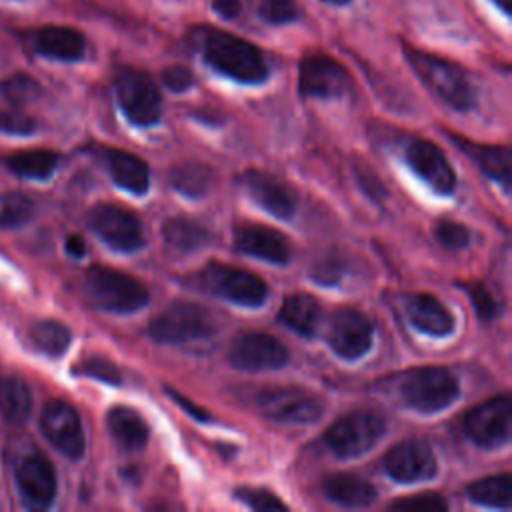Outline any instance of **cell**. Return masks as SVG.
Returning a JSON list of instances; mask_svg holds the SVG:
<instances>
[{"instance_id":"obj_16","label":"cell","mask_w":512,"mask_h":512,"mask_svg":"<svg viewBox=\"0 0 512 512\" xmlns=\"http://www.w3.org/2000/svg\"><path fill=\"white\" fill-rule=\"evenodd\" d=\"M404 158L412 172L436 194H452L456 188V172L444 152L430 140L414 138L404 150Z\"/></svg>"},{"instance_id":"obj_9","label":"cell","mask_w":512,"mask_h":512,"mask_svg":"<svg viewBox=\"0 0 512 512\" xmlns=\"http://www.w3.org/2000/svg\"><path fill=\"white\" fill-rule=\"evenodd\" d=\"M198 282L204 290L240 306L254 308L268 298V286L260 276L226 264H208L200 270Z\"/></svg>"},{"instance_id":"obj_40","label":"cell","mask_w":512,"mask_h":512,"mask_svg":"<svg viewBox=\"0 0 512 512\" xmlns=\"http://www.w3.org/2000/svg\"><path fill=\"white\" fill-rule=\"evenodd\" d=\"M4 94L8 100H12L16 104H26L40 94V86L30 76L18 74L4 84Z\"/></svg>"},{"instance_id":"obj_5","label":"cell","mask_w":512,"mask_h":512,"mask_svg":"<svg viewBox=\"0 0 512 512\" xmlns=\"http://www.w3.org/2000/svg\"><path fill=\"white\" fill-rule=\"evenodd\" d=\"M216 332L214 314L196 302H172L148 326L152 340L162 344H184L208 338Z\"/></svg>"},{"instance_id":"obj_11","label":"cell","mask_w":512,"mask_h":512,"mask_svg":"<svg viewBox=\"0 0 512 512\" xmlns=\"http://www.w3.org/2000/svg\"><path fill=\"white\" fill-rule=\"evenodd\" d=\"M512 404L506 394L490 398L464 416L466 436L480 448H500L510 440Z\"/></svg>"},{"instance_id":"obj_27","label":"cell","mask_w":512,"mask_h":512,"mask_svg":"<svg viewBox=\"0 0 512 512\" xmlns=\"http://www.w3.org/2000/svg\"><path fill=\"white\" fill-rule=\"evenodd\" d=\"M280 322L292 328L300 336H312L316 332L320 320V304L314 296L296 292L284 298L280 314Z\"/></svg>"},{"instance_id":"obj_17","label":"cell","mask_w":512,"mask_h":512,"mask_svg":"<svg viewBox=\"0 0 512 512\" xmlns=\"http://www.w3.org/2000/svg\"><path fill=\"white\" fill-rule=\"evenodd\" d=\"M44 436L68 458H80L84 454V428L78 412L64 400H52L42 410Z\"/></svg>"},{"instance_id":"obj_43","label":"cell","mask_w":512,"mask_h":512,"mask_svg":"<svg viewBox=\"0 0 512 512\" xmlns=\"http://www.w3.org/2000/svg\"><path fill=\"white\" fill-rule=\"evenodd\" d=\"M162 82L166 88H170L172 92H184L192 86L194 76L188 68L184 66H168L162 72Z\"/></svg>"},{"instance_id":"obj_38","label":"cell","mask_w":512,"mask_h":512,"mask_svg":"<svg viewBox=\"0 0 512 512\" xmlns=\"http://www.w3.org/2000/svg\"><path fill=\"white\" fill-rule=\"evenodd\" d=\"M388 508L398 512H444L448 508V502L436 492H424L394 500L388 504Z\"/></svg>"},{"instance_id":"obj_48","label":"cell","mask_w":512,"mask_h":512,"mask_svg":"<svg viewBox=\"0 0 512 512\" xmlns=\"http://www.w3.org/2000/svg\"><path fill=\"white\" fill-rule=\"evenodd\" d=\"M504 14H510V10H512V0H492Z\"/></svg>"},{"instance_id":"obj_21","label":"cell","mask_w":512,"mask_h":512,"mask_svg":"<svg viewBox=\"0 0 512 512\" xmlns=\"http://www.w3.org/2000/svg\"><path fill=\"white\" fill-rule=\"evenodd\" d=\"M406 312L410 322L430 336H448L456 326L450 310L432 294H410L406 300Z\"/></svg>"},{"instance_id":"obj_28","label":"cell","mask_w":512,"mask_h":512,"mask_svg":"<svg viewBox=\"0 0 512 512\" xmlns=\"http://www.w3.org/2000/svg\"><path fill=\"white\" fill-rule=\"evenodd\" d=\"M168 180L172 188L180 194L188 198H200L210 190L214 182V172L200 160H184L170 168Z\"/></svg>"},{"instance_id":"obj_1","label":"cell","mask_w":512,"mask_h":512,"mask_svg":"<svg viewBox=\"0 0 512 512\" xmlns=\"http://www.w3.org/2000/svg\"><path fill=\"white\" fill-rule=\"evenodd\" d=\"M198 44L206 64L236 82L260 84L268 78V64L260 48L236 34L218 28H200Z\"/></svg>"},{"instance_id":"obj_4","label":"cell","mask_w":512,"mask_h":512,"mask_svg":"<svg viewBox=\"0 0 512 512\" xmlns=\"http://www.w3.org/2000/svg\"><path fill=\"white\" fill-rule=\"evenodd\" d=\"M460 394L458 378L442 366H422L404 374L400 384L402 402L422 414L448 408Z\"/></svg>"},{"instance_id":"obj_18","label":"cell","mask_w":512,"mask_h":512,"mask_svg":"<svg viewBox=\"0 0 512 512\" xmlns=\"http://www.w3.org/2000/svg\"><path fill=\"white\" fill-rule=\"evenodd\" d=\"M240 182L250 198L272 216L286 220L294 214L298 204L296 192L278 176L262 170H246L240 176Z\"/></svg>"},{"instance_id":"obj_13","label":"cell","mask_w":512,"mask_h":512,"mask_svg":"<svg viewBox=\"0 0 512 512\" xmlns=\"http://www.w3.org/2000/svg\"><path fill=\"white\" fill-rule=\"evenodd\" d=\"M372 336V322L356 308H338L328 320L326 340L340 358H362L372 346Z\"/></svg>"},{"instance_id":"obj_33","label":"cell","mask_w":512,"mask_h":512,"mask_svg":"<svg viewBox=\"0 0 512 512\" xmlns=\"http://www.w3.org/2000/svg\"><path fill=\"white\" fill-rule=\"evenodd\" d=\"M30 340L36 350L48 356H62L72 342V334L58 320H40L32 326Z\"/></svg>"},{"instance_id":"obj_8","label":"cell","mask_w":512,"mask_h":512,"mask_svg":"<svg viewBox=\"0 0 512 512\" xmlns=\"http://www.w3.org/2000/svg\"><path fill=\"white\" fill-rule=\"evenodd\" d=\"M254 400L266 418L286 424H312L324 412L322 398L300 386L264 388Z\"/></svg>"},{"instance_id":"obj_41","label":"cell","mask_w":512,"mask_h":512,"mask_svg":"<svg viewBox=\"0 0 512 512\" xmlns=\"http://www.w3.org/2000/svg\"><path fill=\"white\" fill-rule=\"evenodd\" d=\"M36 130V120L24 112L10 110L0 112V132L14 134V136H28Z\"/></svg>"},{"instance_id":"obj_12","label":"cell","mask_w":512,"mask_h":512,"mask_svg":"<svg viewBox=\"0 0 512 512\" xmlns=\"http://www.w3.org/2000/svg\"><path fill=\"white\" fill-rule=\"evenodd\" d=\"M384 472L404 484L430 480L438 472V462L432 446L420 438H408L394 444L382 458Z\"/></svg>"},{"instance_id":"obj_29","label":"cell","mask_w":512,"mask_h":512,"mask_svg":"<svg viewBox=\"0 0 512 512\" xmlns=\"http://www.w3.org/2000/svg\"><path fill=\"white\" fill-rule=\"evenodd\" d=\"M32 410L28 384L18 376L0 378V414L10 424H24Z\"/></svg>"},{"instance_id":"obj_34","label":"cell","mask_w":512,"mask_h":512,"mask_svg":"<svg viewBox=\"0 0 512 512\" xmlns=\"http://www.w3.org/2000/svg\"><path fill=\"white\" fill-rule=\"evenodd\" d=\"M34 214V204L20 192L0 194V226L16 228L26 224Z\"/></svg>"},{"instance_id":"obj_39","label":"cell","mask_w":512,"mask_h":512,"mask_svg":"<svg viewBox=\"0 0 512 512\" xmlns=\"http://www.w3.org/2000/svg\"><path fill=\"white\" fill-rule=\"evenodd\" d=\"M434 234H436V240L450 250H460L470 242V230L464 224L454 220H440Z\"/></svg>"},{"instance_id":"obj_15","label":"cell","mask_w":512,"mask_h":512,"mask_svg":"<svg viewBox=\"0 0 512 512\" xmlns=\"http://www.w3.org/2000/svg\"><path fill=\"white\" fill-rule=\"evenodd\" d=\"M288 348L266 332H246L238 336L230 346L232 366L248 372L278 370L288 364Z\"/></svg>"},{"instance_id":"obj_3","label":"cell","mask_w":512,"mask_h":512,"mask_svg":"<svg viewBox=\"0 0 512 512\" xmlns=\"http://www.w3.org/2000/svg\"><path fill=\"white\" fill-rule=\"evenodd\" d=\"M84 292L88 300L106 312L130 314L146 306V286L120 270L94 266L84 276Z\"/></svg>"},{"instance_id":"obj_23","label":"cell","mask_w":512,"mask_h":512,"mask_svg":"<svg viewBox=\"0 0 512 512\" xmlns=\"http://www.w3.org/2000/svg\"><path fill=\"white\" fill-rule=\"evenodd\" d=\"M322 490L330 502L344 508H366L376 500V488L366 478L350 472L326 476Z\"/></svg>"},{"instance_id":"obj_44","label":"cell","mask_w":512,"mask_h":512,"mask_svg":"<svg viewBox=\"0 0 512 512\" xmlns=\"http://www.w3.org/2000/svg\"><path fill=\"white\" fill-rule=\"evenodd\" d=\"M340 276H342V266L336 260L322 262L312 272V278L320 284H336L340 280Z\"/></svg>"},{"instance_id":"obj_46","label":"cell","mask_w":512,"mask_h":512,"mask_svg":"<svg viewBox=\"0 0 512 512\" xmlns=\"http://www.w3.org/2000/svg\"><path fill=\"white\" fill-rule=\"evenodd\" d=\"M212 10L224 20H234L242 12V0H212Z\"/></svg>"},{"instance_id":"obj_19","label":"cell","mask_w":512,"mask_h":512,"mask_svg":"<svg viewBox=\"0 0 512 512\" xmlns=\"http://www.w3.org/2000/svg\"><path fill=\"white\" fill-rule=\"evenodd\" d=\"M16 484L30 508H48L56 496V472L42 454H28L16 466Z\"/></svg>"},{"instance_id":"obj_25","label":"cell","mask_w":512,"mask_h":512,"mask_svg":"<svg viewBox=\"0 0 512 512\" xmlns=\"http://www.w3.org/2000/svg\"><path fill=\"white\" fill-rule=\"evenodd\" d=\"M104 158H106L112 180L120 188L132 192V194H144L148 190L150 170L144 160H140L138 156H134L130 152L116 150V148L106 150Z\"/></svg>"},{"instance_id":"obj_37","label":"cell","mask_w":512,"mask_h":512,"mask_svg":"<svg viewBox=\"0 0 512 512\" xmlns=\"http://www.w3.org/2000/svg\"><path fill=\"white\" fill-rule=\"evenodd\" d=\"M234 496L244 502L252 510L270 512V510H288L286 502H282L274 492L266 488H254V486H240L234 490Z\"/></svg>"},{"instance_id":"obj_49","label":"cell","mask_w":512,"mask_h":512,"mask_svg":"<svg viewBox=\"0 0 512 512\" xmlns=\"http://www.w3.org/2000/svg\"><path fill=\"white\" fill-rule=\"evenodd\" d=\"M326 4H334V6H342V4H348L350 0H322Z\"/></svg>"},{"instance_id":"obj_35","label":"cell","mask_w":512,"mask_h":512,"mask_svg":"<svg viewBox=\"0 0 512 512\" xmlns=\"http://www.w3.org/2000/svg\"><path fill=\"white\" fill-rule=\"evenodd\" d=\"M256 16L266 24H288L300 16L298 4L294 0H250Z\"/></svg>"},{"instance_id":"obj_14","label":"cell","mask_w":512,"mask_h":512,"mask_svg":"<svg viewBox=\"0 0 512 512\" xmlns=\"http://www.w3.org/2000/svg\"><path fill=\"white\" fill-rule=\"evenodd\" d=\"M298 88L304 98H338L350 90V74L328 54H308L300 60Z\"/></svg>"},{"instance_id":"obj_31","label":"cell","mask_w":512,"mask_h":512,"mask_svg":"<svg viewBox=\"0 0 512 512\" xmlns=\"http://www.w3.org/2000/svg\"><path fill=\"white\" fill-rule=\"evenodd\" d=\"M162 236H164L166 244H170L172 248L182 250V252L198 250L210 238L208 230L200 222L184 218V216L168 218L162 226Z\"/></svg>"},{"instance_id":"obj_36","label":"cell","mask_w":512,"mask_h":512,"mask_svg":"<svg viewBox=\"0 0 512 512\" xmlns=\"http://www.w3.org/2000/svg\"><path fill=\"white\" fill-rule=\"evenodd\" d=\"M74 374H80V376H88V378H94V380H100V382H106L110 386H118L122 382V372L120 368L102 358V356H90L82 362H78L72 370Z\"/></svg>"},{"instance_id":"obj_42","label":"cell","mask_w":512,"mask_h":512,"mask_svg":"<svg viewBox=\"0 0 512 512\" xmlns=\"http://www.w3.org/2000/svg\"><path fill=\"white\" fill-rule=\"evenodd\" d=\"M464 288L470 294V300H472V304L476 308L478 318L488 322L494 316H498V304L492 298V294L486 290V286H482V284H464Z\"/></svg>"},{"instance_id":"obj_10","label":"cell","mask_w":512,"mask_h":512,"mask_svg":"<svg viewBox=\"0 0 512 512\" xmlns=\"http://www.w3.org/2000/svg\"><path fill=\"white\" fill-rule=\"evenodd\" d=\"M88 224L104 244L118 252H134L144 246L140 218L118 204L94 206L88 214Z\"/></svg>"},{"instance_id":"obj_20","label":"cell","mask_w":512,"mask_h":512,"mask_svg":"<svg viewBox=\"0 0 512 512\" xmlns=\"http://www.w3.org/2000/svg\"><path fill=\"white\" fill-rule=\"evenodd\" d=\"M234 246L242 254L272 262L286 264L290 260L288 240L274 228L260 224H242L234 228Z\"/></svg>"},{"instance_id":"obj_30","label":"cell","mask_w":512,"mask_h":512,"mask_svg":"<svg viewBox=\"0 0 512 512\" xmlns=\"http://www.w3.org/2000/svg\"><path fill=\"white\" fill-rule=\"evenodd\" d=\"M466 494L472 502L490 508H510L512 504V480L510 474H494L478 478L466 486Z\"/></svg>"},{"instance_id":"obj_47","label":"cell","mask_w":512,"mask_h":512,"mask_svg":"<svg viewBox=\"0 0 512 512\" xmlns=\"http://www.w3.org/2000/svg\"><path fill=\"white\" fill-rule=\"evenodd\" d=\"M66 252L74 258H82L86 254V242L82 236L78 234H72L66 238Z\"/></svg>"},{"instance_id":"obj_22","label":"cell","mask_w":512,"mask_h":512,"mask_svg":"<svg viewBox=\"0 0 512 512\" xmlns=\"http://www.w3.org/2000/svg\"><path fill=\"white\" fill-rule=\"evenodd\" d=\"M34 46L38 54L46 58L74 62L84 56L86 38L82 32L70 26H44L36 32Z\"/></svg>"},{"instance_id":"obj_32","label":"cell","mask_w":512,"mask_h":512,"mask_svg":"<svg viewBox=\"0 0 512 512\" xmlns=\"http://www.w3.org/2000/svg\"><path fill=\"white\" fill-rule=\"evenodd\" d=\"M58 160L60 156L52 150H20L8 156L6 164L14 174L22 178L44 180L56 170Z\"/></svg>"},{"instance_id":"obj_24","label":"cell","mask_w":512,"mask_h":512,"mask_svg":"<svg viewBox=\"0 0 512 512\" xmlns=\"http://www.w3.org/2000/svg\"><path fill=\"white\" fill-rule=\"evenodd\" d=\"M454 144L466 152L478 168L492 180H496L504 192L510 190V148L508 146H490V144H476L456 134H450Z\"/></svg>"},{"instance_id":"obj_45","label":"cell","mask_w":512,"mask_h":512,"mask_svg":"<svg viewBox=\"0 0 512 512\" xmlns=\"http://www.w3.org/2000/svg\"><path fill=\"white\" fill-rule=\"evenodd\" d=\"M166 392L172 396V400L182 408V410H186L192 418H196V420H200V422H210L212 418H210V412H206L204 408H200V406H196L192 400H188V398H184L180 392H176V390H170V388H166Z\"/></svg>"},{"instance_id":"obj_7","label":"cell","mask_w":512,"mask_h":512,"mask_svg":"<svg viewBox=\"0 0 512 512\" xmlns=\"http://www.w3.org/2000/svg\"><path fill=\"white\" fill-rule=\"evenodd\" d=\"M386 422L378 412L354 410L336 420L324 434L328 448L338 458H356L366 454L384 434Z\"/></svg>"},{"instance_id":"obj_2","label":"cell","mask_w":512,"mask_h":512,"mask_svg":"<svg viewBox=\"0 0 512 512\" xmlns=\"http://www.w3.org/2000/svg\"><path fill=\"white\" fill-rule=\"evenodd\" d=\"M404 56L414 70V74L422 80V84L434 92L444 104L458 112H466L476 104V90L468 78V74L454 62L440 58L436 54L424 52L410 44H402Z\"/></svg>"},{"instance_id":"obj_26","label":"cell","mask_w":512,"mask_h":512,"mask_svg":"<svg viewBox=\"0 0 512 512\" xmlns=\"http://www.w3.org/2000/svg\"><path fill=\"white\" fill-rule=\"evenodd\" d=\"M108 430L116 444L124 450H140L148 442V426L142 416L126 406H114L108 416Z\"/></svg>"},{"instance_id":"obj_6","label":"cell","mask_w":512,"mask_h":512,"mask_svg":"<svg viewBox=\"0 0 512 512\" xmlns=\"http://www.w3.org/2000/svg\"><path fill=\"white\" fill-rule=\"evenodd\" d=\"M114 92L124 116L136 126H152L162 116V98L150 74L122 68L114 78Z\"/></svg>"}]
</instances>
